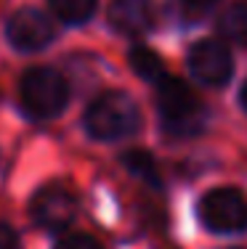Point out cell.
<instances>
[{"label":"cell","instance_id":"obj_1","mask_svg":"<svg viewBox=\"0 0 247 249\" xmlns=\"http://www.w3.org/2000/svg\"><path fill=\"white\" fill-rule=\"evenodd\" d=\"M141 124L138 104L122 90H107L85 109V130L98 141H117L133 135Z\"/></svg>","mask_w":247,"mask_h":249},{"label":"cell","instance_id":"obj_2","mask_svg":"<svg viewBox=\"0 0 247 249\" xmlns=\"http://www.w3.org/2000/svg\"><path fill=\"white\" fill-rule=\"evenodd\" d=\"M157 101L165 127L175 135H197L205 122V109L199 104L197 93L178 77L162 74L157 80Z\"/></svg>","mask_w":247,"mask_h":249},{"label":"cell","instance_id":"obj_3","mask_svg":"<svg viewBox=\"0 0 247 249\" xmlns=\"http://www.w3.org/2000/svg\"><path fill=\"white\" fill-rule=\"evenodd\" d=\"M21 106L29 117L35 120H51L64 109L69 98V88L64 82V77L45 67H35L21 77L19 85Z\"/></svg>","mask_w":247,"mask_h":249},{"label":"cell","instance_id":"obj_4","mask_svg":"<svg viewBox=\"0 0 247 249\" xmlns=\"http://www.w3.org/2000/svg\"><path fill=\"white\" fill-rule=\"evenodd\" d=\"M199 220L218 233L242 231L247 225V201L234 188H213L199 201Z\"/></svg>","mask_w":247,"mask_h":249},{"label":"cell","instance_id":"obj_5","mask_svg":"<svg viewBox=\"0 0 247 249\" xmlns=\"http://www.w3.org/2000/svg\"><path fill=\"white\" fill-rule=\"evenodd\" d=\"M29 215L40 228L61 231L77 215V196L61 183H48L29 201Z\"/></svg>","mask_w":247,"mask_h":249},{"label":"cell","instance_id":"obj_6","mask_svg":"<svg viewBox=\"0 0 247 249\" xmlns=\"http://www.w3.org/2000/svg\"><path fill=\"white\" fill-rule=\"evenodd\" d=\"M189 69L199 82L221 88L231 77V53L221 40H202L189 51Z\"/></svg>","mask_w":247,"mask_h":249},{"label":"cell","instance_id":"obj_7","mask_svg":"<svg viewBox=\"0 0 247 249\" xmlns=\"http://www.w3.org/2000/svg\"><path fill=\"white\" fill-rule=\"evenodd\" d=\"M5 35H8L11 45L19 51H40L51 43L54 37V27H51L48 16L40 14L35 8H24L16 11L8 19V27H5Z\"/></svg>","mask_w":247,"mask_h":249},{"label":"cell","instance_id":"obj_8","mask_svg":"<svg viewBox=\"0 0 247 249\" xmlns=\"http://www.w3.org/2000/svg\"><path fill=\"white\" fill-rule=\"evenodd\" d=\"M109 24L122 35H144L154 24L149 0H112L109 5Z\"/></svg>","mask_w":247,"mask_h":249},{"label":"cell","instance_id":"obj_9","mask_svg":"<svg viewBox=\"0 0 247 249\" xmlns=\"http://www.w3.org/2000/svg\"><path fill=\"white\" fill-rule=\"evenodd\" d=\"M122 164H125V170L131 175H136L138 180L149 183V186H154V188L162 186L160 167H157V162H154V157H152V154H146V151H141V149H133V151L122 154Z\"/></svg>","mask_w":247,"mask_h":249},{"label":"cell","instance_id":"obj_10","mask_svg":"<svg viewBox=\"0 0 247 249\" xmlns=\"http://www.w3.org/2000/svg\"><path fill=\"white\" fill-rule=\"evenodd\" d=\"M54 14L67 24H82L85 19H91L96 11L98 0H48Z\"/></svg>","mask_w":247,"mask_h":249},{"label":"cell","instance_id":"obj_11","mask_svg":"<svg viewBox=\"0 0 247 249\" xmlns=\"http://www.w3.org/2000/svg\"><path fill=\"white\" fill-rule=\"evenodd\" d=\"M221 32L223 37L234 40L239 45H247V3H234L221 16Z\"/></svg>","mask_w":247,"mask_h":249},{"label":"cell","instance_id":"obj_12","mask_svg":"<svg viewBox=\"0 0 247 249\" xmlns=\"http://www.w3.org/2000/svg\"><path fill=\"white\" fill-rule=\"evenodd\" d=\"M128 58H131V69H133V72H136L138 77H144V80H149V82H157L165 74L162 58L157 56V53H152L149 48H133Z\"/></svg>","mask_w":247,"mask_h":249},{"label":"cell","instance_id":"obj_13","mask_svg":"<svg viewBox=\"0 0 247 249\" xmlns=\"http://www.w3.org/2000/svg\"><path fill=\"white\" fill-rule=\"evenodd\" d=\"M56 249H101V244H98L96 239H91V236H85V233H69L58 241Z\"/></svg>","mask_w":247,"mask_h":249},{"label":"cell","instance_id":"obj_14","mask_svg":"<svg viewBox=\"0 0 247 249\" xmlns=\"http://www.w3.org/2000/svg\"><path fill=\"white\" fill-rule=\"evenodd\" d=\"M0 249H21L14 228H8V225H0Z\"/></svg>","mask_w":247,"mask_h":249},{"label":"cell","instance_id":"obj_15","mask_svg":"<svg viewBox=\"0 0 247 249\" xmlns=\"http://www.w3.org/2000/svg\"><path fill=\"white\" fill-rule=\"evenodd\" d=\"M186 5H189L191 11H202V8H210V5L215 3V0H184Z\"/></svg>","mask_w":247,"mask_h":249},{"label":"cell","instance_id":"obj_16","mask_svg":"<svg viewBox=\"0 0 247 249\" xmlns=\"http://www.w3.org/2000/svg\"><path fill=\"white\" fill-rule=\"evenodd\" d=\"M239 101H242V106H245V109H247V82H245L242 93H239Z\"/></svg>","mask_w":247,"mask_h":249}]
</instances>
